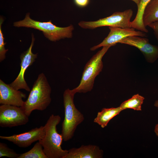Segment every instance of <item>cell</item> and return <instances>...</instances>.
I'll return each instance as SVG.
<instances>
[{"instance_id":"cell-12","label":"cell","mask_w":158,"mask_h":158,"mask_svg":"<svg viewBox=\"0 0 158 158\" xmlns=\"http://www.w3.org/2000/svg\"><path fill=\"white\" fill-rule=\"evenodd\" d=\"M25 93L11 87L0 79V104L21 107L25 98Z\"/></svg>"},{"instance_id":"cell-11","label":"cell","mask_w":158,"mask_h":158,"mask_svg":"<svg viewBox=\"0 0 158 158\" xmlns=\"http://www.w3.org/2000/svg\"><path fill=\"white\" fill-rule=\"evenodd\" d=\"M45 132L44 126H41L19 134L9 136H0V138L12 142L19 147L26 148L41 139Z\"/></svg>"},{"instance_id":"cell-17","label":"cell","mask_w":158,"mask_h":158,"mask_svg":"<svg viewBox=\"0 0 158 158\" xmlns=\"http://www.w3.org/2000/svg\"><path fill=\"white\" fill-rule=\"evenodd\" d=\"M144 99L143 97L137 94L122 102L120 107L122 110L127 109H131L135 110L141 111V105Z\"/></svg>"},{"instance_id":"cell-22","label":"cell","mask_w":158,"mask_h":158,"mask_svg":"<svg viewBox=\"0 0 158 158\" xmlns=\"http://www.w3.org/2000/svg\"><path fill=\"white\" fill-rule=\"evenodd\" d=\"M75 4L80 7L87 6L89 3L90 0H74Z\"/></svg>"},{"instance_id":"cell-24","label":"cell","mask_w":158,"mask_h":158,"mask_svg":"<svg viewBox=\"0 0 158 158\" xmlns=\"http://www.w3.org/2000/svg\"><path fill=\"white\" fill-rule=\"evenodd\" d=\"M133 1L136 4L137 6L140 3L141 0H130Z\"/></svg>"},{"instance_id":"cell-7","label":"cell","mask_w":158,"mask_h":158,"mask_svg":"<svg viewBox=\"0 0 158 158\" xmlns=\"http://www.w3.org/2000/svg\"><path fill=\"white\" fill-rule=\"evenodd\" d=\"M28 117L20 107L6 104L0 106V126L2 127L25 125L29 121Z\"/></svg>"},{"instance_id":"cell-2","label":"cell","mask_w":158,"mask_h":158,"mask_svg":"<svg viewBox=\"0 0 158 158\" xmlns=\"http://www.w3.org/2000/svg\"><path fill=\"white\" fill-rule=\"evenodd\" d=\"M61 119L59 115L51 114L44 126V135L38 141L47 158H64L68 153V150L62 149L63 138L57 130V126Z\"/></svg>"},{"instance_id":"cell-25","label":"cell","mask_w":158,"mask_h":158,"mask_svg":"<svg viewBox=\"0 0 158 158\" xmlns=\"http://www.w3.org/2000/svg\"><path fill=\"white\" fill-rule=\"evenodd\" d=\"M154 106L158 108V100H156L154 103Z\"/></svg>"},{"instance_id":"cell-16","label":"cell","mask_w":158,"mask_h":158,"mask_svg":"<svg viewBox=\"0 0 158 158\" xmlns=\"http://www.w3.org/2000/svg\"><path fill=\"white\" fill-rule=\"evenodd\" d=\"M151 0H141L137 6L138 10L136 16L134 20L131 22V27L145 33L148 32L143 24L142 20L144 10Z\"/></svg>"},{"instance_id":"cell-21","label":"cell","mask_w":158,"mask_h":158,"mask_svg":"<svg viewBox=\"0 0 158 158\" xmlns=\"http://www.w3.org/2000/svg\"><path fill=\"white\" fill-rule=\"evenodd\" d=\"M148 26L153 30L154 34L158 43V21L149 24Z\"/></svg>"},{"instance_id":"cell-4","label":"cell","mask_w":158,"mask_h":158,"mask_svg":"<svg viewBox=\"0 0 158 158\" xmlns=\"http://www.w3.org/2000/svg\"><path fill=\"white\" fill-rule=\"evenodd\" d=\"M13 25L15 27H25L39 30L42 31L45 37L53 42L71 38L74 30L72 25L67 27H61L53 24L51 20L47 22L35 20L30 18L29 13L26 14L23 20L14 23Z\"/></svg>"},{"instance_id":"cell-9","label":"cell","mask_w":158,"mask_h":158,"mask_svg":"<svg viewBox=\"0 0 158 158\" xmlns=\"http://www.w3.org/2000/svg\"><path fill=\"white\" fill-rule=\"evenodd\" d=\"M119 43L136 47L142 53L149 63H153L158 58V46L151 44L146 38L133 36L122 40Z\"/></svg>"},{"instance_id":"cell-23","label":"cell","mask_w":158,"mask_h":158,"mask_svg":"<svg viewBox=\"0 0 158 158\" xmlns=\"http://www.w3.org/2000/svg\"><path fill=\"white\" fill-rule=\"evenodd\" d=\"M154 131L157 136L158 137V123L156 125L155 127Z\"/></svg>"},{"instance_id":"cell-20","label":"cell","mask_w":158,"mask_h":158,"mask_svg":"<svg viewBox=\"0 0 158 158\" xmlns=\"http://www.w3.org/2000/svg\"><path fill=\"white\" fill-rule=\"evenodd\" d=\"M4 19L2 17L0 19V62L3 61L6 58V54L8 51L6 49L5 45L6 43L4 42V38L1 30V25L4 22Z\"/></svg>"},{"instance_id":"cell-14","label":"cell","mask_w":158,"mask_h":158,"mask_svg":"<svg viewBox=\"0 0 158 158\" xmlns=\"http://www.w3.org/2000/svg\"><path fill=\"white\" fill-rule=\"evenodd\" d=\"M122 111L120 106L116 108H104L100 111L98 112L94 120V122L104 128L113 118L118 114Z\"/></svg>"},{"instance_id":"cell-13","label":"cell","mask_w":158,"mask_h":158,"mask_svg":"<svg viewBox=\"0 0 158 158\" xmlns=\"http://www.w3.org/2000/svg\"><path fill=\"white\" fill-rule=\"evenodd\" d=\"M103 155V151L97 145H83L78 148L68 150L64 158H101Z\"/></svg>"},{"instance_id":"cell-1","label":"cell","mask_w":158,"mask_h":158,"mask_svg":"<svg viewBox=\"0 0 158 158\" xmlns=\"http://www.w3.org/2000/svg\"><path fill=\"white\" fill-rule=\"evenodd\" d=\"M51 87L44 74H40L28 98L21 107L28 116L34 110H45L51 103Z\"/></svg>"},{"instance_id":"cell-6","label":"cell","mask_w":158,"mask_h":158,"mask_svg":"<svg viewBox=\"0 0 158 158\" xmlns=\"http://www.w3.org/2000/svg\"><path fill=\"white\" fill-rule=\"evenodd\" d=\"M133 13L132 9H129L122 12H115L110 16L95 21H81L78 24L83 28L90 29L106 26L123 28H131L130 20Z\"/></svg>"},{"instance_id":"cell-19","label":"cell","mask_w":158,"mask_h":158,"mask_svg":"<svg viewBox=\"0 0 158 158\" xmlns=\"http://www.w3.org/2000/svg\"><path fill=\"white\" fill-rule=\"evenodd\" d=\"M20 155V154L17 153L13 150L9 148L5 143L0 142V157L18 158Z\"/></svg>"},{"instance_id":"cell-5","label":"cell","mask_w":158,"mask_h":158,"mask_svg":"<svg viewBox=\"0 0 158 158\" xmlns=\"http://www.w3.org/2000/svg\"><path fill=\"white\" fill-rule=\"evenodd\" d=\"M111 47H103L87 62L84 68L79 85L72 90L75 94L85 93L91 91L93 87L95 78L102 70V58Z\"/></svg>"},{"instance_id":"cell-3","label":"cell","mask_w":158,"mask_h":158,"mask_svg":"<svg viewBox=\"0 0 158 158\" xmlns=\"http://www.w3.org/2000/svg\"><path fill=\"white\" fill-rule=\"evenodd\" d=\"M75 94L69 89L63 94L64 118L62 123V135L63 140L72 138L77 126L84 120V115L75 107L74 102Z\"/></svg>"},{"instance_id":"cell-8","label":"cell","mask_w":158,"mask_h":158,"mask_svg":"<svg viewBox=\"0 0 158 158\" xmlns=\"http://www.w3.org/2000/svg\"><path fill=\"white\" fill-rule=\"evenodd\" d=\"M32 36V41L30 47L20 55V69L19 73L15 79L9 84L11 87L17 90L23 89L28 92L30 91V88L25 80L24 75L26 69L32 65L37 57V54H34L32 51L35 39L33 34Z\"/></svg>"},{"instance_id":"cell-15","label":"cell","mask_w":158,"mask_h":158,"mask_svg":"<svg viewBox=\"0 0 158 158\" xmlns=\"http://www.w3.org/2000/svg\"><path fill=\"white\" fill-rule=\"evenodd\" d=\"M142 20L145 27L158 21V0H151L148 3L144 10Z\"/></svg>"},{"instance_id":"cell-18","label":"cell","mask_w":158,"mask_h":158,"mask_svg":"<svg viewBox=\"0 0 158 158\" xmlns=\"http://www.w3.org/2000/svg\"><path fill=\"white\" fill-rule=\"evenodd\" d=\"M18 158H47L43 147L38 141L29 151L20 154Z\"/></svg>"},{"instance_id":"cell-10","label":"cell","mask_w":158,"mask_h":158,"mask_svg":"<svg viewBox=\"0 0 158 158\" xmlns=\"http://www.w3.org/2000/svg\"><path fill=\"white\" fill-rule=\"evenodd\" d=\"M110 31L108 36L98 44L92 47L90 50L94 51L101 47L115 45L122 40L128 37L137 36L146 37V34L141 31H135L133 28H123L109 27Z\"/></svg>"}]
</instances>
